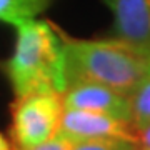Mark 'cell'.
<instances>
[{"instance_id": "obj_1", "label": "cell", "mask_w": 150, "mask_h": 150, "mask_svg": "<svg viewBox=\"0 0 150 150\" xmlns=\"http://www.w3.org/2000/svg\"><path fill=\"white\" fill-rule=\"evenodd\" d=\"M60 37L64 42L67 87L77 82H88L130 97L140 82L150 75V48L117 37L82 40L64 32H60Z\"/></svg>"}, {"instance_id": "obj_2", "label": "cell", "mask_w": 150, "mask_h": 150, "mask_svg": "<svg viewBox=\"0 0 150 150\" xmlns=\"http://www.w3.org/2000/svg\"><path fill=\"white\" fill-rule=\"evenodd\" d=\"M17 42L12 57L5 62V74L15 97L67 88L65 54L60 32L48 22L27 18L17 22Z\"/></svg>"}, {"instance_id": "obj_3", "label": "cell", "mask_w": 150, "mask_h": 150, "mask_svg": "<svg viewBox=\"0 0 150 150\" xmlns=\"http://www.w3.org/2000/svg\"><path fill=\"white\" fill-rule=\"evenodd\" d=\"M62 112V95L55 92L17 98L12 112V139L15 150L33 149L55 137Z\"/></svg>"}, {"instance_id": "obj_4", "label": "cell", "mask_w": 150, "mask_h": 150, "mask_svg": "<svg viewBox=\"0 0 150 150\" xmlns=\"http://www.w3.org/2000/svg\"><path fill=\"white\" fill-rule=\"evenodd\" d=\"M57 134L67 137L75 144L95 139H125L137 144V130L132 123L108 115L83 112V110L64 108Z\"/></svg>"}, {"instance_id": "obj_5", "label": "cell", "mask_w": 150, "mask_h": 150, "mask_svg": "<svg viewBox=\"0 0 150 150\" xmlns=\"http://www.w3.org/2000/svg\"><path fill=\"white\" fill-rule=\"evenodd\" d=\"M62 105L65 110L102 113L132 123L129 97L98 83H88V82L70 83L62 93Z\"/></svg>"}, {"instance_id": "obj_6", "label": "cell", "mask_w": 150, "mask_h": 150, "mask_svg": "<svg viewBox=\"0 0 150 150\" xmlns=\"http://www.w3.org/2000/svg\"><path fill=\"white\" fill-rule=\"evenodd\" d=\"M113 13L115 37L150 48V0H103Z\"/></svg>"}, {"instance_id": "obj_7", "label": "cell", "mask_w": 150, "mask_h": 150, "mask_svg": "<svg viewBox=\"0 0 150 150\" xmlns=\"http://www.w3.org/2000/svg\"><path fill=\"white\" fill-rule=\"evenodd\" d=\"M52 0H0V20L15 25L17 22L35 18Z\"/></svg>"}, {"instance_id": "obj_8", "label": "cell", "mask_w": 150, "mask_h": 150, "mask_svg": "<svg viewBox=\"0 0 150 150\" xmlns=\"http://www.w3.org/2000/svg\"><path fill=\"white\" fill-rule=\"evenodd\" d=\"M130 118L135 130L145 129L150 125V75L140 82L129 97Z\"/></svg>"}, {"instance_id": "obj_9", "label": "cell", "mask_w": 150, "mask_h": 150, "mask_svg": "<svg viewBox=\"0 0 150 150\" xmlns=\"http://www.w3.org/2000/svg\"><path fill=\"white\" fill-rule=\"evenodd\" d=\"M72 150H140L139 145L125 139H95L77 142Z\"/></svg>"}, {"instance_id": "obj_10", "label": "cell", "mask_w": 150, "mask_h": 150, "mask_svg": "<svg viewBox=\"0 0 150 150\" xmlns=\"http://www.w3.org/2000/svg\"><path fill=\"white\" fill-rule=\"evenodd\" d=\"M74 145H75V142H72V140H69L67 137H62V135L57 134L55 137L47 140L45 144L37 145V147L28 149V150H72Z\"/></svg>"}, {"instance_id": "obj_11", "label": "cell", "mask_w": 150, "mask_h": 150, "mask_svg": "<svg viewBox=\"0 0 150 150\" xmlns=\"http://www.w3.org/2000/svg\"><path fill=\"white\" fill-rule=\"evenodd\" d=\"M137 145L140 150H150V125L137 130Z\"/></svg>"}, {"instance_id": "obj_12", "label": "cell", "mask_w": 150, "mask_h": 150, "mask_svg": "<svg viewBox=\"0 0 150 150\" xmlns=\"http://www.w3.org/2000/svg\"><path fill=\"white\" fill-rule=\"evenodd\" d=\"M0 150H10V145H8V142L2 134H0Z\"/></svg>"}]
</instances>
